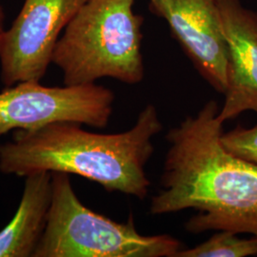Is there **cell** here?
Returning a JSON list of instances; mask_svg holds the SVG:
<instances>
[{"mask_svg":"<svg viewBox=\"0 0 257 257\" xmlns=\"http://www.w3.org/2000/svg\"><path fill=\"white\" fill-rule=\"evenodd\" d=\"M218 104L207 102L166 136L162 188L151 201L154 215L193 209L185 228L192 233L229 230L257 237V165L221 144Z\"/></svg>","mask_w":257,"mask_h":257,"instance_id":"obj_1","label":"cell"},{"mask_svg":"<svg viewBox=\"0 0 257 257\" xmlns=\"http://www.w3.org/2000/svg\"><path fill=\"white\" fill-rule=\"evenodd\" d=\"M74 122H54L34 130H16L0 145V171L27 176L37 172L82 176L118 192L144 199L151 182L145 167L154 155L153 138L162 128L156 107L147 105L133 128L96 134Z\"/></svg>","mask_w":257,"mask_h":257,"instance_id":"obj_2","label":"cell"},{"mask_svg":"<svg viewBox=\"0 0 257 257\" xmlns=\"http://www.w3.org/2000/svg\"><path fill=\"white\" fill-rule=\"evenodd\" d=\"M135 0H88L65 28L52 63L67 86L109 77L135 85L145 76L142 55L143 18Z\"/></svg>","mask_w":257,"mask_h":257,"instance_id":"obj_3","label":"cell"},{"mask_svg":"<svg viewBox=\"0 0 257 257\" xmlns=\"http://www.w3.org/2000/svg\"><path fill=\"white\" fill-rule=\"evenodd\" d=\"M181 243L168 234L143 235L133 214L123 223L90 210L69 174L52 173V201L34 257H175Z\"/></svg>","mask_w":257,"mask_h":257,"instance_id":"obj_4","label":"cell"},{"mask_svg":"<svg viewBox=\"0 0 257 257\" xmlns=\"http://www.w3.org/2000/svg\"><path fill=\"white\" fill-rule=\"evenodd\" d=\"M114 94L95 83L47 87L23 81L0 92V138L12 130H34L54 122H74L105 128Z\"/></svg>","mask_w":257,"mask_h":257,"instance_id":"obj_5","label":"cell"},{"mask_svg":"<svg viewBox=\"0 0 257 257\" xmlns=\"http://www.w3.org/2000/svg\"><path fill=\"white\" fill-rule=\"evenodd\" d=\"M88 0H25L0 37V77L5 87L40 81L65 28Z\"/></svg>","mask_w":257,"mask_h":257,"instance_id":"obj_6","label":"cell"},{"mask_svg":"<svg viewBox=\"0 0 257 257\" xmlns=\"http://www.w3.org/2000/svg\"><path fill=\"white\" fill-rule=\"evenodd\" d=\"M164 19L194 67L213 89L228 86V46L221 19V0H149Z\"/></svg>","mask_w":257,"mask_h":257,"instance_id":"obj_7","label":"cell"},{"mask_svg":"<svg viewBox=\"0 0 257 257\" xmlns=\"http://www.w3.org/2000/svg\"><path fill=\"white\" fill-rule=\"evenodd\" d=\"M221 19L228 46V86L218 118L257 112V12L241 0H221Z\"/></svg>","mask_w":257,"mask_h":257,"instance_id":"obj_8","label":"cell"},{"mask_svg":"<svg viewBox=\"0 0 257 257\" xmlns=\"http://www.w3.org/2000/svg\"><path fill=\"white\" fill-rule=\"evenodd\" d=\"M52 201V173L26 176L18 211L0 230V257L33 256L46 227Z\"/></svg>","mask_w":257,"mask_h":257,"instance_id":"obj_9","label":"cell"},{"mask_svg":"<svg viewBox=\"0 0 257 257\" xmlns=\"http://www.w3.org/2000/svg\"><path fill=\"white\" fill-rule=\"evenodd\" d=\"M257 255V237L240 238L238 233L219 230L192 248L180 249L175 257H247Z\"/></svg>","mask_w":257,"mask_h":257,"instance_id":"obj_10","label":"cell"},{"mask_svg":"<svg viewBox=\"0 0 257 257\" xmlns=\"http://www.w3.org/2000/svg\"><path fill=\"white\" fill-rule=\"evenodd\" d=\"M221 144L229 153L257 165V124L252 128L237 126L222 134Z\"/></svg>","mask_w":257,"mask_h":257,"instance_id":"obj_11","label":"cell"},{"mask_svg":"<svg viewBox=\"0 0 257 257\" xmlns=\"http://www.w3.org/2000/svg\"><path fill=\"white\" fill-rule=\"evenodd\" d=\"M5 32V13L0 1V37Z\"/></svg>","mask_w":257,"mask_h":257,"instance_id":"obj_12","label":"cell"}]
</instances>
